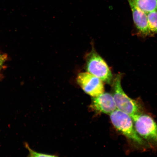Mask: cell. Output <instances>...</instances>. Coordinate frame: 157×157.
<instances>
[{
    "mask_svg": "<svg viewBox=\"0 0 157 157\" xmlns=\"http://www.w3.org/2000/svg\"><path fill=\"white\" fill-rule=\"evenodd\" d=\"M139 9L148 13L157 11V0H133Z\"/></svg>",
    "mask_w": 157,
    "mask_h": 157,
    "instance_id": "obj_8",
    "label": "cell"
},
{
    "mask_svg": "<svg viewBox=\"0 0 157 157\" xmlns=\"http://www.w3.org/2000/svg\"><path fill=\"white\" fill-rule=\"evenodd\" d=\"M149 29L152 34H157V11L147 13Z\"/></svg>",
    "mask_w": 157,
    "mask_h": 157,
    "instance_id": "obj_9",
    "label": "cell"
},
{
    "mask_svg": "<svg viewBox=\"0 0 157 157\" xmlns=\"http://www.w3.org/2000/svg\"><path fill=\"white\" fill-rule=\"evenodd\" d=\"M132 11L133 19L137 30L143 36L152 34L149 29L147 14L137 6L133 0H127Z\"/></svg>",
    "mask_w": 157,
    "mask_h": 157,
    "instance_id": "obj_6",
    "label": "cell"
},
{
    "mask_svg": "<svg viewBox=\"0 0 157 157\" xmlns=\"http://www.w3.org/2000/svg\"><path fill=\"white\" fill-rule=\"evenodd\" d=\"M26 148L28 149L29 152V156L30 157H55V155H49L48 154H42V153H38L35 152L31 149L29 145L27 144L25 145Z\"/></svg>",
    "mask_w": 157,
    "mask_h": 157,
    "instance_id": "obj_10",
    "label": "cell"
},
{
    "mask_svg": "<svg viewBox=\"0 0 157 157\" xmlns=\"http://www.w3.org/2000/svg\"><path fill=\"white\" fill-rule=\"evenodd\" d=\"M7 59V56L6 54L0 53V72L3 67L4 64H5Z\"/></svg>",
    "mask_w": 157,
    "mask_h": 157,
    "instance_id": "obj_11",
    "label": "cell"
},
{
    "mask_svg": "<svg viewBox=\"0 0 157 157\" xmlns=\"http://www.w3.org/2000/svg\"><path fill=\"white\" fill-rule=\"evenodd\" d=\"M85 58V67L87 72L103 82L111 83L113 78L111 70L105 60L94 49L86 55Z\"/></svg>",
    "mask_w": 157,
    "mask_h": 157,
    "instance_id": "obj_2",
    "label": "cell"
},
{
    "mask_svg": "<svg viewBox=\"0 0 157 157\" xmlns=\"http://www.w3.org/2000/svg\"><path fill=\"white\" fill-rule=\"evenodd\" d=\"M109 115L112 123L119 132L137 144L147 146L146 141L137 132L130 116L117 109Z\"/></svg>",
    "mask_w": 157,
    "mask_h": 157,
    "instance_id": "obj_1",
    "label": "cell"
},
{
    "mask_svg": "<svg viewBox=\"0 0 157 157\" xmlns=\"http://www.w3.org/2000/svg\"><path fill=\"white\" fill-rule=\"evenodd\" d=\"M131 117L139 136L151 144L157 146V124L154 119L140 113Z\"/></svg>",
    "mask_w": 157,
    "mask_h": 157,
    "instance_id": "obj_4",
    "label": "cell"
},
{
    "mask_svg": "<svg viewBox=\"0 0 157 157\" xmlns=\"http://www.w3.org/2000/svg\"><path fill=\"white\" fill-rule=\"evenodd\" d=\"M91 107L98 112L109 115L117 109L112 95L107 93L94 97Z\"/></svg>",
    "mask_w": 157,
    "mask_h": 157,
    "instance_id": "obj_7",
    "label": "cell"
},
{
    "mask_svg": "<svg viewBox=\"0 0 157 157\" xmlns=\"http://www.w3.org/2000/svg\"><path fill=\"white\" fill-rule=\"evenodd\" d=\"M76 81L84 92L92 97H97L104 93L103 82L88 72L78 74Z\"/></svg>",
    "mask_w": 157,
    "mask_h": 157,
    "instance_id": "obj_5",
    "label": "cell"
},
{
    "mask_svg": "<svg viewBox=\"0 0 157 157\" xmlns=\"http://www.w3.org/2000/svg\"><path fill=\"white\" fill-rule=\"evenodd\" d=\"M113 96L117 109L132 117L139 113V107L136 101L125 93L121 85V76H116L113 83Z\"/></svg>",
    "mask_w": 157,
    "mask_h": 157,
    "instance_id": "obj_3",
    "label": "cell"
}]
</instances>
